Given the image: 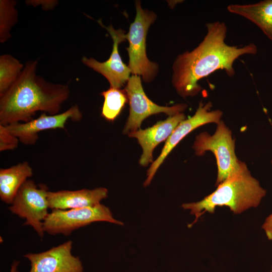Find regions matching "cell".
<instances>
[{
    "instance_id": "obj_1",
    "label": "cell",
    "mask_w": 272,
    "mask_h": 272,
    "mask_svg": "<svg viewBox=\"0 0 272 272\" xmlns=\"http://www.w3.org/2000/svg\"><path fill=\"white\" fill-rule=\"evenodd\" d=\"M206 27L207 34L199 44L192 51L179 54L173 64L172 83L183 98L196 95L202 89L198 81L217 70H223L233 77L234 61L240 56L257 52L253 43L243 46L228 45L227 28L223 22H209Z\"/></svg>"
},
{
    "instance_id": "obj_2",
    "label": "cell",
    "mask_w": 272,
    "mask_h": 272,
    "mask_svg": "<svg viewBox=\"0 0 272 272\" xmlns=\"http://www.w3.org/2000/svg\"><path fill=\"white\" fill-rule=\"evenodd\" d=\"M38 63L36 60L26 62L17 81L0 96V124L28 122L38 111L59 113L70 96V87L48 82L38 75Z\"/></svg>"
},
{
    "instance_id": "obj_3",
    "label": "cell",
    "mask_w": 272,
    "mask_h": 272,
    "mask_svg": "<svg viewBox=\"0 0 272 272\" xmlns=\"http://www.w3.org/2000/svg\"><path fill=\"white\" fill-rule=\"evenodd\" d=\"M265 195L266 190L251 175L243 162L240 168L218 185L211 194L200 201L184 203L181 207L189 210L190 214L195 216L194 222L188 225L190 227L206 212L214 213L217 207L226 206L234 213L240 214L250 208L257 207Z\"/></svg>"
},
{
    "instance_id": "obj_4",
    "label": "cell",
    "mask_w": 272,
    "mask_h": 272,
    "mask_svg": "<svg viewBox=\"0 0 272 272\" xmlns=\"http://www.w3.org/2000/svg\"><path fill=\"white\" fill-rule=\"evenodd\" d=\"M136 16L126 34L129 42L127 50L129 55L128 67L132 75L142 77L147 83L151 82L158 71V66L151 61L146 54V37L148 29L156 19L152 11L142 8L140 1H136Z\"/></svg>"
},
{
    "instance_id": "obj_5",
    "label": "cell",
    "mask_w": 272,
    "mask_h": 272,
    "mask_svg": "<svg viewBox=\"0 0 272 272\" xmlns=\"http://www.w3.org/2000/svg\"><path fill=\"white\" fill-rule=\"evenodd\" d=\"M193 149L198 156L208 151L214 154L218 168L216 185L238 170L243 163L235 154V140L232 138V132L222 120L217 124L214 134L202 132L197 135Z\"/></svg>"
},
{
    "instance_id": "obj_6",
    "label": "cell",
    "mask_w": 272,
    "mask_h": 272,
    "mask_svg": "<svg viewBox=\"0 0 272 272\" xmlns=\"http://www.w3.org/2000/svg\"><path fill=\"white\" fill-rule=\"evenodd\" d=\"M96 222H107L119 226L124 223L113 218L104 205L70 210L53 209L43 222V229L49 234L68 235L80 228Z\"/></svg>"
},
{
    "instance_id": "obj_7",
    "label": "cell",
    "mask_w": 272,
    "mask_h": 272,
    "mask_svg": "<svg viewBox=\"0 0 272 272\" xmlns=\"http://www.w3.org/2000/svg\"><path fill=\"white\" fill-rule=\"evenodd\" d=\"M48 190L46 186L40 187L28 179L20 187L9 210L26 221L23 225L31 226L38 235L44 236L43 222L49 214L47 199Z\"/></svg>"
},
{
    "instance_id": "obj_8",
    "label": "cell",
    "mask_w": 272,
    "mask_h": 272,
    "mask_svg": "<svg viewBox=\"0 0 272 272\" xmlns=\"http://www.w3.org/2000/svg\"><path fill=\"white\" fill-rule=\"evenodd\" d=\"M129 103V115L123 129L124 133L138 130L142 121L153 114L164 113L172 116L182 113L186 105L179 104L172 106H159L152 101L145 94L140 76L132 75L125 88Z\"/></svg>"
},
{
    "instance_id": "obj_9",
    "label": "cell",
    "mask_w": 272,
    "mask_h": 272,
    "mask_svg": "<svg viewBox=\"0 0 272 272\" xmlns=\"http://www.w3.org/2000/svg\"><path fill=\"white\" fill-rule=\"evenodd\" d=\"M212 104L200 102L195 114L187 119L182 121L167 139L158 158L152 162L147 171V178L144 185L147 186L151 182L158 169L174 148L188 134L195 128L210 123L218 124L221 120L222 112L220 110H211Z\"/></svg>"
},
{
    "instance_id": "obj_10",
    "label": "cell",
    "mask_w": 272,
    "mask_h": 272,
    "mask_svg": "<svg viewBox=\"0 0 272 272\" xmlns=\"http://www.w3.org/2000/svg\"><path fill=\"white\" fill-rule=\"evenodd\" d=\"M82 117L79 106L76 104L62 113L47 115L43 112L39 117L28 122H16L5 126L23 144L33 145L37 141L40 132L48 129H64L69 120L79 121Z\"/></svg>"
},
{
    "instance_id": "obj_11",
    "label": "cell",
    "mask_w": 272,
    "mask_h": 272,
    "mask_svg": "<svg viewBox=\"0 0 272 272\" xmlns=\"http://www.w3.org/2000/svg\"><path fill=\"white\" fill-rule=\"evenodd\" d=\"M110 34L113 40V48L111 55L105 61L100 62L92 57L83 56L82 62L85 65L103 76L109 82L110 87L120 89L128 81L130 70L122 61L118 52V45L126 39L125 31L121 29L115 30L110 25L106 27L98 21Z\"/></svg>"
},
{
    "instance_id": "obj_12",
    "label": "cell",
    "mask_w": 272,
    "mask_h": 272,
    "mask_svg": "<svg viewBox=\"0 0 272 272\" xmlns=\"http://www.w3.org/2000/svg\"><path fill=\"white\" fill-rule=\"evenodd\" d=\"M71 240L40 253L24 255L30 262L29 272H83L79 257L72 253Z\"/></svg>"
},
{
    "instance_id": "obj_13",
    "label": "cell",
    "mask_w": 272,
    "mask_h": 272,
    "mask_svg": "<svg viewBox=\"0 0 272 272\" xmlns=\"http://www.w3.org/2000/svg\"><path fill=\"white\" fill-rule=\"evenodd\" d=\"M185 115L180 113L169 116L166 120L158 122L145 129H139L129 133L128 136L136 138L143 149L139 163L143 166L153 162V152L161 142L167 140L177 125L185 120Z\"/></svg>"
},
{
    "instance_id": "obj_14",
    "label": "cell",
    "mask_w": 272,
    "mask_h": 272,
    "mask_svg": "<svg viewBox=\"0 0 272 272\" xmlns=\"http://www.w3.org/2000/svg\"><path fill=\"white\" fill-rule=\"evenodd\" d=\"M108 195V190L104 187L92 189H82L77 190H59L47 192L49 208L70 210L93 207L98 205Z\"/></svg>"
},
{
    "instance_id": "obj_15",
    "label": "cell",
    "mask_w": 272,
    "mask_h": 272,
    "mask_svg": "<svg viewBox=\"0 0 272 272\" xmlns=\"http://www.w3.org/2000/svg\"><path fill=\"white\" fill-rule=\"evenodd\" d=\"M227 10L255 24L272 42V0L252 4L230 5Z\"/></svg>"
},
{
    "instance_id": "obj_16",
    "label": "cell",
    "mask_w": 272,
    "mask_h": 272,
    "mask_svg": "<svg viewBox=\"0 0 272 272\" xmlns=\"http://www.w3.org/2000/svg\"><path fill=\"white\" fill-rule=\"evenodd\" d=\"M33 175L27 161L7 168L0 169V198L4 202L12 204L22 185Z\"/></svg>"
},
{
    "instance_id": "obj_17",
    "label": "cell",
    "mask_w": 272,
    "mask_h": 272,
    "mask_svg": "<svg viewBox=\"0 0 272 272\" xmlns=\"http://www.w3.org/2000/svg\"><path fill=\"white\" fill-rule=\"evenodd\" d=\"M24 68V65L12 55L0 56V96L14 84Z\"/></svg>"
},
{
    "instance_id": "obj_18",
    "label": "cell",
    "mask_w": 272,
    "mask_h": 272,
    "mask_svg": "<svg viewBox=\"0 0 272 272\" xmlns=\"http://www.w3.org/2000/svg\"><path fill=\"white\" fill-rule=\"evenodd\" d=\"M101 95L104 98L101 115L107 120L113 121L120 114L127 102L126 92L125 90L110 87L102 92Z\"/></svg>"
},
{
    "instance_id": "obj_19",
    "label": "cell",
    "mask_w": 272,
    "mask_h": 272,
    "mask_svg": "<svg viewBox=\"0 0 272 272\" xmlns=\"http://www.w3.org/2000/svg\"><path fill=\"white\" fill-rule=\"evenodd\" d=\"M15 0L0 1V42L11 38V31L18 21V11Z\"/></svg>"
},
{
    "instance_id": "obj_20",
    "label": "cell",
    "mask_w": 272,
    "mask_h": 272,
    "mask_svg": "<svg viewBox=\"0 0 272 272\" xmlns=\"http://www.w3.org/2000/svg\"><path fill=\"white\" fill-rule=\"evenodd\" d=\"M20 142L18 138L11 134L6 126L0 124V151L16 149Z\"/></svg>"
},
{
    "instance_id": "obj_21",
    "label": "cell",
    "mask_w": 272,
    "mask_h": 272,
    "mask_svg": "<svg viewBox=\"0 0 272 272\" xmlns=\"http://www.w3.org/2000/svg\"><path fill=\"white\" fill-rule=\"evenodd\" d=\"M19 263V262L17 261H15L13 262V264L11 266V269L10 272H18L17 268Z\"/></svg>"
},
{
    "instance_id": "obj_22",
    "label": "cell",
    "mask_w": 272,
    "mask_h": 272,
    "mask_svg": "<svg viewBox=\"0 0 272 272\" xmlns=\"http://www.w3.org/2000/svg\"><path fill=\"white\" fill-rule=\"evenodd\" d=\"M268 272H272V266H271V270H270L269 271H268Z\"/></svg>"
},
{
    "instance_id": "obj_23",
    "label": "cell",
    "mask_w": 272,
    "mask_h": 272,
    "mask_svg": "<svg viewBox=\"0 0 272 272\" xmlns=\"http://www.w3.org/2000/svg\"><path fill=\"white\" fill-rule=\"evenodd\" d=\"M271 164H272V160H271ZM270 215L272 217V214L271 215Z\"/></svg>"
}]
</instances>
